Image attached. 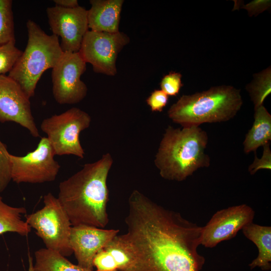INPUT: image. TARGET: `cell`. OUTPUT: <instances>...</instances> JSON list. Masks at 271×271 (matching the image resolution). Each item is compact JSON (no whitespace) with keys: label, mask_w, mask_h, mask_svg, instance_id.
Masks as SVG:
<instances>
[{"label":"cell","mask_w":271,"mask_h":271,"mask_svg":"<svg viewBox=\"0 0 271 271\" xmlns=\"http://www.w3.org/2000/svg\"><path fill=\"white\" fill-rule=\"evenodd\" d=\"M26 47L8 76L18 82L30 98L43 73L53 68L62 54L58 37L46 34L34 21L26 23Z\"/></svg>","instance_id":"5"},{"label":"cell","mask_w":271,"mask_h":271,"mask_svg":"<svg viewBox=\"0 0 271 271\" xmlns=\"http://www.w3.org/2000/svg\"><path fill=\"white\" fill-rule=\"evenodd\" d=\"M46 14L53 34L61 38L62 51L78 52L89 30L87 10L80 6L70 9L55 6L48 7Z\"/></svg>","instance_id":"11"},{"label":"cell","mask_w":271,"mask_h":271,"mask_svg":"<svg viewBox=\"0 0 271 271\" xmlns=\"http://www.w3.org/2000/svg\"><path fill=\"white\" fill-rule=\"evenodd\" d=\"M22 53L16 46V42L0 45V75L9 73Z\"/></svg>","instance_id":"23"},{"label":"cell","mask_w":271,"mask_h":271,"mask_svg":"<svg viewBox=\"0 0 271 271\" xmlns=\"http://www.w3.org/2000/svg\"><path fill=\"white\" fill-rule=\"evenodd\" d=\"M29 268L28 271H34L33 258L29 254Z\"/></svg>","instance_id":"30"},{"label":"cell","mask_w":271,"mask_h":271,"mask_svg":"<svg viewBox=\"0 0 271 271\" xmlns=\"http://www.w3.org/2000/svg\"><path fill=\"white\" fill-rule=\"evenodd\" d=\"M30 98L20 84L8 75H0V122H14L35 137H40Z\"/></svg>","instance_id":"13"},{"label":"cell","mask_w":271,"mask_h":271,"mask_svg":"<svg viewBox=\"0 0 271 271\" xmlns=\"http://www.w3.org/2000/svg\"><path fill=\"white\" fill-rule=\"evenodd\" d=\"M118 232V229H105L89 225L72 226L69 242L77 264L93 270L94 256Z\"/></svg>","instance_id":"14"},{"label":"cell","mask_w":271,"mask_h":271,"mask_svg":"<svg viewBox=\"0 0 271 271\" xmlns=\"http://www.w3.org/2000/svg\"><path fill=\"white\" fill-rule=\"evenodd\" d=\"M90 116L77 107L44 119L40 128L47 137L56 155H73L83 159L85 152L79 139L80 132L91 123Z\"/></svg>","instance_id":"7"},{"label":"cell","mask_w":271,"mask_h":271,"mask_svg":"<svg viewBox=\"0 0 271 271\" xmlns=\"http://www.w3.org/2000/svg\"><path fill=\"white\" fill-rule=\"evenodd\" d=\"M270 7V1L255 0L242 7L247 10L248 16H257Z\"/></svg>","instance_id":"28"},{"label":"cell","mask_w":271,"mask_h":271,"mask_svg":"<svg viewBox=\"0 0 271 271\" xmlns=\"http://www.w3.org/2000/svg\"><path fill=\"white\" fill-rule=\"evenodd\" d=\"M128 204L123 235L133 260L125 271H201L205 258L198 247L202 226L137 190L131 193Z\"/></svg>","instance_id":"1"},{"label":"cell","mask_w":271,"mask_h":271,"mask_svg":"<svg viewBox=\"0 0 271 271\" xmlns=\"http://www.w3.org/2000/svg\"><path fill=\"white\" fill-rule=\"evenodd\" d=\"M112 164V156L106 153L97 161L85 164L80 171L60 183L57 198L72 226L104 228L108 224L107 179Z\"/></svg>","instance_id":"2"},{"label":"cell","mask_w":271,"mask_h":271,"mask_svg":"<svg viewBox=\"0 0 271 271\" xmlns=\"http://www.w3.org/2000/svg\"><path fill=\"white\" fill-rule=\"evenodd\" d=\"M34 271H94L74 264L59 252L41 248L35 252Z\"/></svg>","instance_id":"19"},{"label":"cell","mask_w":271,"mask_h":271,"mask_svg":"<svg viewBox=\"0 0 271 271\" xmlns=\"http://www.w3.org/2000/svg\"><path fill=\"white\" fill-rule=\"evenodd\" d=\"M86 64L78 52H63L51 73L53 95L58 103L76 104L85 97L87 87L81 76Z\"/></svg>","instance_id":"10"},{"label":"cell","mask_w":271,"mask_h":271,"mask_svg":"<svg viewBox=\"0 0 271 271\" xmlns=\"http://www.w3.org/2000/svg\"><path fill=\"white\" fill-rule=\"evenodd\" d=\"M263 154L261 158L255 155L253 163L248 167V172L250 175H254L260 169H271V151L269 143L263 146Z\"/></svg>","instance_id":"26"},{"label":"cell","mask_w":271,"mask_h":271,"mask_svg":"<svg viewBox=\"0 0 271 271\" xmlns=\"http://www.w3.org/2000/svg\"><path fill=\"white\" fill-rule=\"evenodd\" d=\"M240 91L221 85L191 95H183L168 111V117L183 127L204 123L226 121L234 117L242 105Z\"/></svg>","instance_id":"4"},{"label":"cell","mask_w":271,"mask_h":271,"mask_svg":"<svg viewBox=\"0 0 271 271\" xmlns=\"http://www.w3.org/2000/svg\"><path fill=\"white\" fill-rule=\"evenodd\" d=\"M129 42L125 33H111L88 30L84 36L78 52L93 71L108 76L117 73L116 59L118 53Z\"/></svg>","instance_id":"9"},{"label":"cell","mask_w":271,"mask_h":271,"mask_svg":"<svg viewBox=\"0 0 271 271\" xmlns=\"http://www.w3.org/2000/svg\"><path fill=\"white\" fill-rule=\"evenodd\" d=\"M12 0H0V45L16 42Z\"/></svg>","instance_id":"22"},{"label":"cell","mask_w":271,"mask_h":271,"mask_svg":"<svg viewBox=\"0 0 271 271\" xmlns=\"http://www.w3.org/2000/svg\"><path fill=\"white\" fill-rule=\"evenodd\" d=\"M253 80L246 86L245 88L253 102L254 109H256L263 105L265 99L270 93V66L253 74Z\"/></svg>","instance_id":"21"},{"label":"cell","mask_w":271,"mask_h":271,"mask_svg":"<svg viewBox=\"0 0 271 271\" xmlns=\"http://www.w3.org/2000/svg\"><path fill=\"white\" fill-rule=\"evenodd\" d=\"M123 0H91L87 10L90 30L107 33L119 32Z\"/></svg>","instance_id":"16"},{"label":"cell","mask_w":271,"mask_h":271,"mask_svg":"<svg viewBox=\"0 0 271 271\" xmlns=\"http://www.w3.org/2000/svg\"><path fill=\"white\" fill-rule=\"evenodd\" d=\"M133 255L123 234L117 235L94 256L95 271H124L132 264Z\"/></svg>","instance_id":"15"},{"label":"cell","mask_w":271,"mask_h":271,"mask_svg":"<svg viewBox=\"0 0 271 271\" xmlns=\"http://www.w3.org/2000/svg\"><path fill=\"white\" fill-rule=\"evenodd\" d=\"M181 79L182 74L180 73L171 71L162 79L161 90L168 96H176L183 86Z\"/></svg>","instance_id":"25"},{"label":"cell","mask_w":271,"mask_h":271,"mask_svg":"<svg viewBox=\"0 0 271 271\" xmlns=\"http://www.w3.org/2000/svg\"><path fill=\"white\" fill-rule=\"evenodd\" d=\"M254 120L243 143L244 152H255L271 140V115L263 105L254 109Z\"/></svg>","instance_id":"18"},{"label":"cell","mask_w":271,"mask_h":271,"mask_svg":"<svg viewBox=\"0 0 271 271\" xmlns=\"http://www.w3.org/2000/svg\"><path fill=\"white\" fill-rule=\"evenodd\" d=\"M254 215L253 208L245 204L217 211L202 227L200 245L213 248L233 238L245 225L253 222Z\"/></svg>","instance_id":"12"},{"label":"cell","mask_w":271,"mask_h":271,"mask_svg":"<svg viewBox=\"0 0 271 271\" xmlns=\"http://www.w3.org/2000/svg\"><path fill=\"white\" fill-rule=\"evenodd\" d=\"M9 154L7 146L0 140V193L4 191L12 180Z\"/></svg>","instance_id":"24"},{"label":"cell","mask_w":271,"mask_h":271,"mask_svg":"<svg viewBox=\"0 0 271 271\" xmlns=\"http://www.w3.org/2000/svg\"><path fill=\"white\" fill-rule=\"evenodd\" d=\"M169 96L161 89L154 90L147 98L146 102L153 112H161L166 106Z\"/></svg>","instance_id":"27"},{"label":"cell","mask_w":271,"mask_h":271,"mask_svg":"<svg viewBox=\"0 0 271 271\" xmlns=\"http://www.w3.org/2000/svg\"><path fill=\"white\" fill-rule=\"evenodd\" d=\"M55 5L63 8L70 9L79 6L77 0H54Z\"/></svg>","instance_id":"29"},{"label":"cell","mask_w":271,"mask_h":271,"mask_svg":"<svg viewBox=\"0 0 271 271\" xmlns=\"http://www.w3.org/2000/svg\"><path fill=\"white\" fill-rule=\"evenodd\" d=\"M55 155L47 137L41 138L35 150L25 156L9 154L12 180L17 184L54 181L60 169L54 159Z\"/></svg>","instance_id":"8"},{"label":"cell","mask_w":271,"mask_h":271,"mask_svg":"<svg viewBox=\"0 0 271 271\" xmlns=\"http://www.w3.org/2000/svg\"><path fill=\"white\" fill-rule=\"evenodd\" d=\"M208 141L207 132L199 126H168L154 160L160 176L181 182L199 169L209 167L210 158L205 151Z\"/></svg>","instance_id":"3"},{"label":"cell","mask_w":271,"mask_h":271,"mask_svg":"<svg viewBox=\"0 0 271 271\" xmlns=\"http://www.w3.org/2000/svg\"><path fill=\"white\" fill-rule=\"evenodd\" d=\"M44 207L26 216V221L44 243L46 248L63 256L73 253L69 239L72 227L68 216L58 199L51 193L44 197Z\"/></svg>","instance_id":"6"},{"label":"cell","mask_w":271,"mask_h":271,"mask_svg":"<svg viewBox=\"0 0 271 271\" xmlns=\"http://www.w3.org/2000/svg\"><path fill=\"white\" fill-rule=\"evenodd\" d=\"M25 207H15L8 205L0 196V234L15 232L21 236H27L31 227L21 216L26 214Z\"/></svg>","instance_id":"20"},{"label":"cell","mask_w":271,"mask_h":271,"mask_svg":"<svg viewBox=\"0 0 271 271\" xmlns=\"http://www.w3.org/2000/svg\"><path fill=\"white\" fill-rule=\"evenodd\" d=\"M243 235L257 247V256L249 264L251 269L256 267L263 270L271 269V227L254 223L253 222L242 229Z\"/></svg>","instance_id":"17"}]
</instances>
